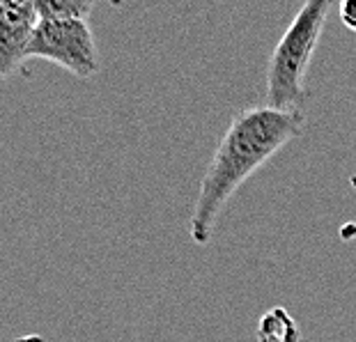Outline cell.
<instances>
[{"instance_id": "cell-1", "label": "cell", "mask_w": 356, "mask_h": 342, "mask_svg": "<svg viewBox=\"0 0 356 342\" xmlns=\"http://www.w3.org/2000/svg\"><path fill=\"white\" fill-rule=\"evenodd\" d=\"M304 113H285L264 104L244 108L234 115L200 181V191L188 220V234L193 244H209L216 220L230 197L287 142L304 133Z\"/></svg>"}, {"instance_id": "cell-2", "label": "cell", "mask_w": 356, "mask_h": 342, "mask_svg": "<svg viewBox=\"0 0 356 342\" xmlns=\"http://www.w3.org/2000/svg\"><path fill=\"white\" fill-rule=\"evenodd\" d=\"M331 10L333 3L329 0H308L301 5L267 63L264 106L285 113H304L308 97L306 74Z\"/></svg>"}, {"instance_id": "cell-3", "label": "cell", "mask_w": 356, "mask_h": 342, "mask_svg": "<svg viewBox=\"0 0 356 342\" xmlns=\"http://www.w3.org/2000/svg\"><path fill=\"white\" fill-rule=\"evenodd\" d=\"M28 58L56 63L76 79H90L102 67L92 28L83 19H40L30 40Z\"/></svg>"}, {"instance_id": "cell-4", "label": "cell", "mask_w": 356, "mask_h": 342, "mask_svg": "<svg viewBox=\"0 0 356 342\" xmlns=\"http://www.w3.org/2000/svg\"><path fill=\"white\" fill-rule=\"evenodd\" d=\"M37 21L35 0H0V83L28 60Z\"/></svg>"}, {"instance_id": "cell-5", "label": "cell", "mask_w": 356, "mask_h": 342, "mask_svg": "<svg viewBox=\"0 0 356 342\" xmlns=\"http://www.w3.org/2000/svg\"><path fill=\"white\" fill-rule=\"evenodd\" d=\"M257 342H301V329L290 310L283 306L269 308L257 319Z\"/></svg>"}, {"instance_id": "cell-6", "label": "cell", "mask_w": 356, "mask_h": 342, "mask_svg": "<svg viewBox=\"0 0 356 342\" xmlns=\"http://www.w3.org/2000/svg\"><path fill=\"white\" fill-rule=\"evenodd\" d=\"M37 19H56V21H70L83 19L88 21L95 10V3L90 0H35Z\"/></svg>"}, {"instance_id": "cell-7", "label": "cell", "mask_w": 356, "mask_h": 342, "mask_svg": "<svg viewBox=\"0 0 356 342\" xmlns=\"http://www.w3.org/2000/svg\"><path fill=\"white\" fill-rule=\"evenodd\" d=\"M338 17L343 21L345 28H350L352 33H356V0H343L338 5Z\"/></svg>"}]
</instances>
